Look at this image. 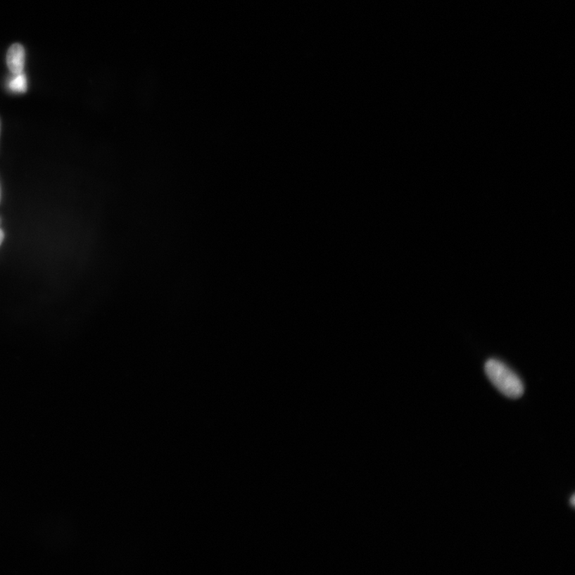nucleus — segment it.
Returning a JSON list of instances; mask_svg holds the SVG:
<instances>
[{
  "label": "nucleus",
  "mask_w": 575,
  "mask_h": 575,
  "mask_svg": "<svg viewBox=\"0 0 575 575\" xmlns=\"http://www.w3.org/2000/svg\"><path fill=\"white\" fill-rule=\"evenodd\" d=\"M8 68L13 75L23 72L25 64V51L21 44L11 46L7 55Z\"/></svg>",
  "instance_id": "obj_2"
},
{
  "label": "nucleus",
  "mask_w": 575,
  "mask_h": 575,
  "mask_svg": "<svg viewBox=\"0 0 575 575\" xmlns=\"http://www.w3.org/2000/svg\"><path fill=\"white\" fill-rule=\"evenodd\" d=\"M0 132H1V124H0Z\"/></svg>",
  "instance_id": "obj_7"
},
{
  "label": "nucleus",
  "mask_w": 575,
  "mask_h": 575,
  "mask_svg": "<svg viewBox=\"0 0 575 575\" xmlns=\"http://www.w3.org/2000/svg\"><path fill=\"white\" fill-rule=\"evenodd\" d=\"M571 503V506L574 507V505H575V497H574V495L572 496Z\"/></svg>",
  "instance_id": "obj_5"
},
{
  "label": "nucleus",
  "mask_w": 575,
  "mask_h": 575,
  "mask_svg": "<svg viewBox=\"0 0 575 575\" xmlns=\"http://www.w3.org/2000/svg\"><path fill=\"white\" fill-rule=\"evenodd\" d=\"M9 87L14 92L25 93L27 91V78L25 73L14 75L13 78L9 82Z\"/></svg>",
  "instance_id": "obj_3"
},
{
  "label": "nucleus",
  "mask_w": 575,
  "mask_h": 575,
  "mask_svg": "<svg viewBox=\"0 0 575 575\" xmlns=\"http://www.w3.org/2000/svg\"><path fill=\"white\" fill-rule=\"evenodd\" d=\"M485 372L490 381L509 398L518 399L523 396V382L515 373L501 361L491 359L485 365Z\"/></svg>",
  "instance_id": "obj_1"
},
{
  "label": "nucleus",
  "mask_w": 575,
  "mask_h": 575,
  "mask_svg": "<svg viewBox=\"0 0 575 575\" xmlns=\"http://www.w3.org/2000/svg\"><path fill=\"white\" fill-rule=\"evenodd\" d=\"M4 239V233L3 232V230L1 229H0V246L2 245Z\"/></svg>",
  "instance_id": "obj_4"
},
{
  "label": "nucleus",
  "mask_w": 575,
  "mask_h": 575,
  "mask_svg": "<svg viewBox=\"0 0 575 575\" xmlns=\"http://www.w3.org/2000/svg\"><path fill=\"white\" fill-rule=\"evenodd\" d=\"M0 201H1V187H0Z\"/></svg>",
  "instance_id": "obj_6"
}]
</instances>
